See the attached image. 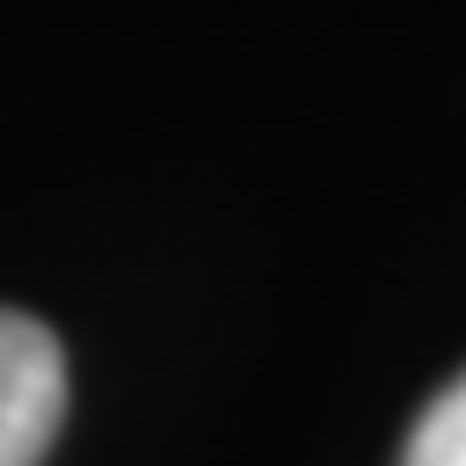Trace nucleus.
<instances>
[{
    "label": "nucleus",
    "mask_w": 466,
    "mask_h": 466,
    "mask_svg": "<svg viewBox=\"0 0 466 466\" xmlns=\"http://www.w3.org/2000/svg\"><path fill=\"white\" fill-rule=\"evenodd\" d=\"M66 422V350L44 320L0 313V466H36Z\"/></svg>",
    "instance_id": "1"
},
{
    "label": "nucleus",
    "mask_w": 466,
    "mask_h": 466,
    "mask_svg": "<svg viewBox=\"0 0 466 466\" xmlns=\"http://www.w3.org/2000/svg\"><path fill=\"white\" fill-rule=\"evenodd\" d=\"M400 466H466V371L422 408V422H415Z\"/></svg>",
    "instance_id": "2"
}]
</instances>
